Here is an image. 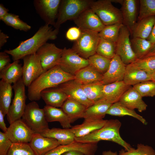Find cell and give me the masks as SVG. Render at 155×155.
<instances>
[{
    "instance_id": "cell-16",
    "label": "cell",
    "mask_w": 155,
    "mask_h": 155,
    "mask_svg": "<svg viewBox=\"0 0 155 155\" xmlns=\"http://www.w3.org/2000/svg\"><path fill=\"white\" fill-rule=\"evenodd\" d=\"M57 87L67 95L68 98L81 103L87 108L94 104L86 96L82 84L75 79L63 83Z\"/></svg>"
},
{
    "instance_id": "cell-52",
    "label": "cell",
    "mask_w": 155,
    "mask_h": 155,
    "mask_svg": "<svg viewBox=\"0 0 155 155\" xmlns=\"http://www.w3.org/2000/svg\"><path fill=\"white\" fill-rule=\"evenodd\" d=\"M61 155H84L82 152L75 150H70L66 152Z\"/></svg>"
},
{
    "instance_id": "cell-27",
    "label": "cell",
    "mask_w": 155,
    "mask_h": 155,
    "mask_svg": "<svg viewBox=\"0 0 155 155\" xmlns=\"http://www.w3.org/2000/svg\"><path fill=\"white\" fill-rule=\"evenodd\" d=\"M112 104L102 99L87 107L81 118L92 119H103Z\"/></svg>"
},
{
    "instance_id": "cell-24",
    "label": "cell",
    "mask_w": 155,
    "mask_h": 155,
    "mask_svg": "<svg viewBox=\"0 0 155 155\" xmlns=\"http://www.w3.org/2000/svg\"><path fill=\"white\" fill-rule=\"evenodd\" d=\"M155 22V16H152L138 20L130 32L132 38L147 39L150 34Z\"/></svg>"
},
{
    "instance_id": "cell-18",
    "label": "cell",
    "mask_w": 155,
    "mask_h": 155,
    "mask_svg": "<svg viewBox=\"0 0 155 155\" xmlns=\"http://www.w3.org/2000/svg\"><path fill=\"white\" fill-rule=\"evenodd\" d=\"M139 1L120 0V10L123 18V24L129 30L130 32L138 19L137 10Z\"/></svg>"
},
{
    "instance_id": "cell-32",
    "label": "cell",
    "mask_w": 155,
    "mask_h": 155,
    "mask_svg": "<svg viewBox=\"0 0 155 155\" xmlns=\"http://www.w3.org/2000/svg\"><path fill=\"white\" fill-rule=\"evenodd\" d=\"M106 114L119 117L129 116L138 119L144 125L147 124L145 119L142 116L137 114L134 110L126 107L119 101L112 104L107 112Z\"/></svg>"
},
{
    "instance_id": "cell-51",
    "label": "cell",
    "mask_w": 155,
    "mask_h": 155,
    "mask_svg": "<svg viewBox=\"0 0 155 155\" xmlns=\"http://www.w3.org/2000/svg\"><path fill=\"white\" fill-rule=\"evenodd\" d=\"M147 39L153 44L155 43V22L150 34Z\"/></svg>"
},
{
    "instance_id": "cell-26",
    "label": "cell",
    "mask_w": 155,
    "mask_h": 155,
    "mask_svg": "<svg viewBox=\"0 0 155 155\" xmlns=\"http://www.w3.org/2000/svg\"><path fill=\"white\" fill-rule=\"evenodd\" d=\"M42 136L56 140L60 145H65L71 144L75 140V135L71 128L49 129L40 134Z\"/></svg>"
},
{
    "instance_id": "cell-17",
    "label": "cell",
    "mask_w": 155,
    "mask_h": 155,
    "mask_svg": "<svg viewBox=\"0 0 155 155\" xmlns=\"http://www.w3.org/2000/svg\"><path fill=\"white\" fill-rule=\"evenodd\" d=\"M126 66L120 58L116 54L111 59L109 68L103 75V79L100 83L104 85L123 81Z\"/></svg>"
},
{
    "instance_id": "cell-43",
    "label": "cell",
    "mask_w": 155,
    "mask_h": 155,
    "mask_svg": "<svg viewBox=\"0 0 155 155\" xmlns=\"http://www.w3.org/2000/svg\"><path fill=\"white\" fill-rule=\"evenodd\" d=\"M7 155H36L28 143H13Z\"/></svg>"
},
{
    "instance_id": "cell-28",
    "label": "cell",
    "mask_w": 155,
    "mask_h": 155,
    "mask_svg": "<svg viewBox=\"0 0 155 155\" xmlns=\"http://www.w3.org/2000/svg\"><path fill=\"white\" fill-rule=\"evenodd\" d=\"M0 71L1 80L13 84L22 78V66L19 60H16L9 63Z\"/></svg>"
},
{
    "instance_id": "cell-19",
    "label": "cell",
    "mask_w": 155,
    "mask_h": 155,
    "mask_svg": "<svg viewBox=\"0 0 155 155\" xmlns=\"http://www.w3.org/2000/svg\"><path fill=\"white\" fill-rule=\"evenodd\" d=\"M29 144L36 155H44L60 145L56 139L34 133Z\"/></svg>"
},
{
    "instance_id": "cell-6",
    "label": "cell",
    "mask_w": 155,
    "mask_h": 155,
    "mask_svg": "<svg viewBox=\"0 0 155 155\" xmlns=\"http://www.w3.org/2000/svg\"><path fill=\"white\" fill-rule=\"evenodd\" d=\"M112 3L111 0H92L90 5V8L105 26L117 23L123 24L120 9L114 6Z\"/></svg>"
},
{
    "instance_id": "cell-13",
    "label": "cell",
    "mask_w": 155,
    "mask_h": 155,
    "mask_svg": "<svg viewBox=\"0 0 155 155\" xmlns=\"http://www.w3.org/2000/svg\"><path fill=\"white\" fill-rule=\"evenodd\" d=\"M63 50V49L57 47L54 44L47 42L37 50L36 53L45 71L58 65Z\"/></svg>"
},
{
    "instance_id": "cell-38",
    "label": "cell",
    "mask_w": 155,
    "mask_h": 155,
    "mask_svg": "<svg viewBox=\"0 0 155 155\" xmlns=\"http://www.w3.org/2000/svg\"><path fill=\"white\" fill-rule=\"evenodd\" d=\"M1 20L6 25L20 31L27 32L31 28V26L21 20L18 15L13 13H8Z\"/></svg>"
},
{
    "instance_id": "cell-10",
    "label": "cell",
    "mask_w": 155,
    "mask_h": 155,
    "mask_svg": "<svg viewBox=\"0 0 155 155\" xmlns=\"http://www.w3.org/2000/svg\"><path fill=\"white\" fill-rule=\"evenodd\" d=\"M130 35L129 29L123 24L116 42V54L126 65L134 63L137 59L132 48Z\"/></svg>"
},
{
    "instance_id": "cell-1",
    "label": "cell",
    "mask_w": 155,
    "mask_h": 155,
    "mask_svg": "<svg viewBox=\"0 0 155 155\" xmlns=\"http://www.w3.org/2000/svg\"><path fill=\"white\" fill-rule=\"evenodd\" d=\"M59 29H53L51 26L45 24L40 27L31 38L22 41L15 49L5 50L13 61L19 60L26 56L36 53L39 49L49 40L57 38Z\"/></svg>"
},
{
    "instance_id": "cell-23",
    "label": "cell",
    "mask_w": 155,
    "mask_h": 155,
    "mask_svg": "<svg viewBox=\"0 0 155 155\" xmlns=\"http://www.w3.org/2000/svg\"><path fill=\"white\" fill-rule=\"evenodd\" d=\"M40 96L46 105L57 108L61 107L68 98L67 95L57 86L43 90Z\"/></svg>"
},
{
    "instance_id": "cell-37",
    "label": "cell",
    "mask_w": 155,
    "mask_h": 155,
    "mask_svg": "<svg viewBox=\"0 0 155 155\" xmlns=\"http://www.w3.org/2000/svg\"><path fill=\"white\" fill-rule=\"evenodd\" d=\"M88 60L89 65L102 75L108 70L111 60L96 53L90 56Z\"/></svg>"
},
{
    "instance_id": "cell-2",
    "label": "cell",
    "mask_w": 155,
    "mask_h": 155,
    "mask_svg": "<svg viewBox=\"0 0 155 155\" xmlns=\"http://www.w3.org/2000/svg\"><path fill=\"white\" fill-rule=\"evenodd\" d=\"M75 79L74 76L65 72L57 65L42 73L28 87V98L31 101L39 100L43 90Z\"/></svg>"
},
{
    "instance_id": "cell-22",
    "label": "cell",
    "mask_w": 155,
    "mask_h": 155,
    "mask_svg": "<svg viewBox=\"0 0 155 155\" xmlns=\"http://www.w3.org/2000/svg\"><path fill=\"white\" fill-rule=\"evenodd\" d=\"M152 80L151 75L139 68L133 63L126 66L123 81L126 84L134 86Z\"/></svg>"
},
{
    "instance_id": "cell-4",
    "label": "cell",
    "mask_w": 155,
    "mask_h": 155,
    "mask_svg": "<svg viewBox=\"0 0 155 155\" xmlns=\"http://www.w3.org/2000/svg\"><path fill=\"white\" fill-rule=\"evenodd\" d=\"M92 0H62L59 6L55 28L59 29L61 25L68 20H73L82 12L90 7Z\"/></svg>"
},
{
    "instance_id": "cell-45",
    "label": "cell",
    "mask_w": 155,
    "mask_h": 155,
    "mask_svg": "<svg viewBox=\"0 0 155 155\" xmlns=\"http://www.w3.org/2000/svg\"><path fill=\"white\" fill-rule=\"evenodd\" d=\"M12 144L6 133L0 131V155H7Z\"/></svg>"
},
{
    "instance_id": "cell-55",
    "label": "cell",
    "mask_w": 155,
    "mask_h": 155,
    "mask_svg": "<svg viewBox=\"0 0 155 155\" xmlns=\"http://www.w3.org/2000/svg\"><path fill=\"white\" fill-rule=\"evenodd\" d=\"M152 80L155 81V72L151 75Z\"/></svg>"
},
{
    "instance_id": "cell-14",
    "label": "cell",
    "mask_w": 155,
    "mask_h": 155,
    "mask_svg": "<svg viewBox=\"0 0 155 155\" xmlns=\"http://www.w3.org/2000/svg\"><path fill=\"white\" fill-rule=\"evenodd\" d=\"M5 133L13 143H29L34 134L21 119L10 124Z\"/></svg>"
},
{
    "instance_id": "cell-42",
    "label": "cell",
    "mask_w": 155,
    "mask_h": 155,
    "mask_svg": "<svg viewBox=\"0 0 155 155\" xmlns=\"http://www.w3.org/2000/svg\"><path fill=\"white\" fill-rule=\"evenodd\" d=\"M142 97L155 96V81H145L133 86Z\"/></svg>"
},
{
    "instance_id": "cell-48",
    "label": "cell",
    "mask_w": 155,
    "mask_h": 155,
    "mask_svg": "<svg viewBox=\"0 0 155 155\" xmlns=\"http://www.w3.org/2000/svg\"><path fill=\"white\" fill-rule=\"evenodd\" d=\"M9 36L0 30V49L7 42Z\"/></svg>"
},
{
    "instance_id": "cell-36",
    "label": "cell",
    "mask_w": 155,
    "mask_h": 155,
    "mask_svg": "<svg viewBox=\"0 0 155 155\" xmlns=\"http://www.w3.org/2000/svg\"><path fill=\"white\" fill-rule=\"evenodd\" d=\"M103 86V85L100 82L89 84H82V87L86 96L93 103L102 98Z\"/></svg>"
},
{
    "instance_id": "cell-3",
    "label": "cell",
    "mask_w": 155,
    "mask_h": 155,
    "mask_svg": "<svg viewBox=\"0 0 155 155\" xmlns=\"http://www.w3.org/2000/svg\"><path fill=\"white\" fill-rule=\"evenodd\" d=\"M121 125V123L117 119L106 120L104 125L101 128L84 136L75 137V140L85 143H98L101 140L110 141L122 146L125 151H131L134 148L120 135L119 130Z\"/></svg>"
},
{
    "instance_id": "cell-53",
    "label": "cell",
    "mask_w": 155,
    "mask_h": 155,
    "mask_svg": "<svg viewBox=\"0 0 155 155\" xmlns=\"http://www.w3.org/2000/svg\"><path fill=\"white\" fill-rule=\"evenodd\" d=\"M102 155H119L117 152H113L109 150L102 152Z\"/></svg>"
},
{
    "instance_id": "cell-12",
    "label": "cell",
    "mask_w": 155,
    "mask_h": 155,
    "mask_svg": "<svg viewBox=\"0 0 155 155\" xmlns=\"http://www.w3.org/2000/svg\"><path fill=\"white\" fill-rule=\"evenodd\" d=\"M61 0H34L36 11L45 24L54 26L57 19Z\"/></svg>"
},
{
    "instance_id": "cell-50",
    "label": "cell",
    "mask_w": 155,
    "mask_h": 155,
    "mask_svg": "<svg viewBox=\"0 0 155 155\" xmlns=\"http://www.w3.org/2000/svg\"><path fill=\"white\" fill-rule=\"evenodd\" d=\"M9 10L6 8L1 3L0 4V20L7 15L8 13Z\"/></svg>"
},
{
    "instance_id": "cell-54",
    "label": "cell",
    "mask_w": 155,
    "mask_h": 155,
    "mask_svg": "<svg viewBox=\"0 0 155 155\" xmlns=\"http://www.w3.org/2000/svg\"><path fill=\"white\" fill-rule=\"evenodd\" d=\"M153 55H155V43L153 44L150 51L145 57Z\"/></svg>"
},
{
    "instance_id": "cell-41",
    "label": "cell",
    "mask_w": 155,
    "mask_h": 155,
    "mask_svg": "<svg viewBox=\"0 0 155 155\" xmlns=\"http://www.w3.org/2000/svg\"><path fill=\"white\" fill-rule=\"evenodd\" d=\"M133 63L151 75L155 72V55L137 59Z\"/></svg>"
},
{
    "instance_id": "cell-11",
    "label": "cell",
    "mask_w": 155,
    "mask_h": 155,
    "mask_svg": "<svg viewBox=\"0 0 155 155\" xmlns=\"http://www.w3.org/2000/svg\"><path fill=\"white\" fill-rule=\"evenodd\" d=\"M22 59L23 65L22 78L25 86L28 87L45 71L36 53L26 56Z\"/></svg>"
},
{
    "instance_id": "cell-7",
    "label": "cell",
    "mask_w": 155,
    "mask_h": 155,
    "mask_svg": "<svg viewBox=\"0 0 155 155\" xmlns=\"http://www.w3.org/2000/svg\"><path fill=\"white\" fill-rule=\"evenodd\" d=\"M25 86L22 78L12 86L14 97L7 114L10 124L21 119L24 113L26 105Z\"/></svg>"
},
{
    "instance_id": "cell-25",
    "label": "cell",
    "mask_w": 155,
    "mask_h": 155,
    "mask_svg": "<svg viewBox=\"0 0 155 155\" xmlns=\"http://www.w3.org/2000/svg\"><path fill=\"white\" fill-rule=\"evenodd\" d=\"M84 119V121L81 124L75 125L71 128L75 137L84 136L101 128L104 125L106 121L103 119Z\"/></svg>"
},
{
    "instance_id": "cell-39",
    "label": "cell",
    "mask_w": 155,
    "mask_h": 155,
    "mask_svg": "<svg viewBox=\"0 0 155 155\" xmlns=\"http://www.w3.org/2000/svg\"><path fill=\"white\" fill-rule=\"evenodd\" d=\"M123 25L122 24L117 23L105 26L98 33L99 36L100 37L116 43Z\"/></svg>"
},
{
    "instance_id": "cell-8",
    "label": "cell",
    "mask_w": 155,
    "mask_h": 155,
    "mask_svg": "<svg viewBox=\"0 0 155 155\" xmlns=\"http://www.w3.org/2000/svg\"><path fill=\"white\" fill-rule=\"evenodd\" d=\"M81 30V35L72 49L80 56L88 59L96 53L100 37L98 32L88 30Z\"/></svg>"
},
{
    "instance_id": "cell-21",
    "label": "cell",
    "mask_w": 155,
    "mask_h": 155,
    "mask_svg": "<svg viewBox=\"0 0 155 155\" xmlns=\"http://www.w3.org/2000/svg\"><path fill=\"white\" fill-rule=\"evenodd\" d=\"M131 87L123 81L103 85L102 99L113 104L119 101L123 95Z\"/></svg>"
},
{
    "instance_id": "cell-31",
    "label": "cell",
    "mask_w": 155,
    "mask_h": 155,
    "mask_svg": "<svg viewBox=\"0 0 155 155\" xmlns=\"http://www.w3.org/2000/svg\"><path fill=\"white\" fill-rule=\"evenodd\" d=\"M87 108L83 104L68 98L61 107L69 118L71 123L81 118Z\"/></svg>"
},
{
    "instance_id": "cell-47",
    "label": "cell",
    "mask_w": 155,
    "mask_h": 155,
    "mask_svg": "<svg viewBox=\"0 0 155 155\" xmlns=\"http://www.w3.org/2000/svg\"><path fill=\"white\" fill-rule=\"evenodd\" d=\"M10 62L8 54L4 51L0 52V71L10 63Z\"/></svg>"
},
{
    "instance_id": "cell-9",
    "label": "cell",
    "mask_w": 155,
    "mask_h": 155,
    "mask_svg": "<svg viewBox=\"0 0 155 155\" xmlns=\"http://www.w3.org/2000/svg\"><path fill=\"white\" fill-rule=\"evenodd\" d=\"M58 65L64 71L74 76L80 70L89 64L88 59L80 56L72 48L65 47Z\"/></svg>"
},
{
    "instance_id": "cell-29",
    "label": "cell",
    "mask_w": 155,
    "mask_h": 155,
    "mask_svg": "<svg viewBox=\"0 0 155 155\" xmlns=\"http://www.w3.org/2000/svg\"><path fill=\"white\" fill-rule=\"evenodd\" d=\"M43 109L48 122L58 121L63 128L71 127V123L69 118L61 108L45 105Z\"/></svg>"
},
{
    "instance_id": "cell-46",
    "label": "cell",
    "mask_w": 155,
    "mask_h": 155,
    "mask_svg": "<svg viewBox=\"0 0 155 155\" xmlns=\"http://www.w3.org/2000/svg\"><path fill=\"white\" fill-rule=\"evenodd\" d=\"M81 34V29L78 27H73L69 28L66 33V37L69 40L76 41L80 37Z\"/></svg>"
},
{
    "instance_id": "cell-15",
    "label": "cell",
    "mask_w": 155,
    "mask_h": 155,
    "mask_svg": "<svg viewBox=\"0 0 155 155\" xmlns=\"http://www.w3.org/2000/svg\"><path fill=\"white\" fill-rule=\"evenodd\" d=\"M73 21L81 30H90L98 33L105 26L90 7L84 11Z\"/></svg>"
},
{
    "instance_id": "cell-34",
    "label": "cell",
    "mask_w": 155,
    "mask_h": 155,
    "mask_svg": "<svg viewBox=\"0 0 155 155\" xmlns=\"http://www.w3.org/2000/svg\"><path fill=\"white\" fill-rule=\"evenodd\" d=\"M130 40L132 49L137 59L145 57L153 45L147 39L140 38H132Z\"/></svg>"
},
{
    "instance_id": "cell-40",
    "label": "cell",
    "mask_w": 155,
    "mask_h": 155,
    "mask_svg": "<svg viewBox=\"0 0 155 155\" xmlns=\"http://www.w3.org/2000/svg\"><path fill=\"white\" fill-rule=\"evenodd\" d=\"M138 20L146 17L155 16V0H140Z\"/></svg>"
},
{
    "instance_id": "cell-35",
    "label": "cell",
    "mask_w": 155,
    "mask_h": 155,
    "mask_svg": "<svg viewBox=\"0 0 155 155\" xmlns=\"http://www.w3.org/2000/svg\"><path fill=\"white\" fill-rule=\"evenodd\" d=\"M116 43L100 37L96 53L111 60L116 55Z\"/></svg>"
},
{
    "instance_id": "cell-49",
    "label": "cell",
    "mask_w": 155,
    "mask_h": 155,
    "mask_svg": "<svg viewBox=\"0 0 155 155\" xmlns=\"http://www.w3.org/2000/svg\"><path fill=\"white\" fill-rule=\"evenodd\" d=\"M5 116L3 113L0 110V128L5 133L7 129L8 128L6 126L4 120Z\"/></svg>"
},
{
    "instance_id": "cell-5",
    "label": "cell",
    "mask_w": 155,
    "mask_h": 155,
    "mask_svg": "<svg viewBox=\"0 0 155 155\" xmlns=\"http://www.w3.org/2000/svg\"><path fill=\"white\" fill-rule=\"evenodd\" d=\"M22 118L34 133L40 134L49 129L44 109L40 108L35 101L26 105Z\"/></svg>"
},
{
    "instance_id": "cell-30",
    "label": "cell",
    "mask_w": 155,
    "mask_h": 155,
    "mask_svg": "<svg viewBox=\"0 0 155 155\" xmlns=\"http://www.w3.org/2000/svg\"><path fill=\"white\" fill-rule=\"evenodd\" d=\"M75 79L82 84H89L101 82L103 75L89 65L82 69L75 75Z\"/></svg>"
},
{
    "instance_id": "cell-33",
    "label": "cell",
    "mask_w": 155,
    "mask_h": 155,
    "mask_svg": "<svg viewBox=\"0 0 155 155\" xmlns=\"http://www.w3.org/2000/svg\"><path fill=\"white\" fill-rule=\"evenodd\" d=\"M11 84L1 80L0 81V110L5 116L11 105L12 96Z\"/></svg>"
},
{
    "instance_id": "cell-44",
    "label": "cell",
    "mask_w": 155,
    "mask_h": 155,
    "mask_svg": "<svg viewBox=\"0 0 155 155\" xmlns=\"http://www.w3.org/2000/svg\"><path fill=\"white\" fill-rule=\"evenodd\" d=\"M119 155H155V151L151 146L141 144H138L136 149L126 151L122 149Z\"/></svg>"
},
{
    "instance_id": "cell-20",
    "label": "cell",
    "mask_w": 155,
    "mask_h": 155,
    "mask_svg": "<svg viewBox=\"0 0 155 155\" xmlns=\"http://www.w3.org/2000/svg\"><path fill=\"white\" fill-rule=\"evenodd\" d=\"M119 102L128 108L136 109L140 112L146 110L147 107L142 96L133 87H131L124 93Z\"/></svg>"
}]
</instances>
